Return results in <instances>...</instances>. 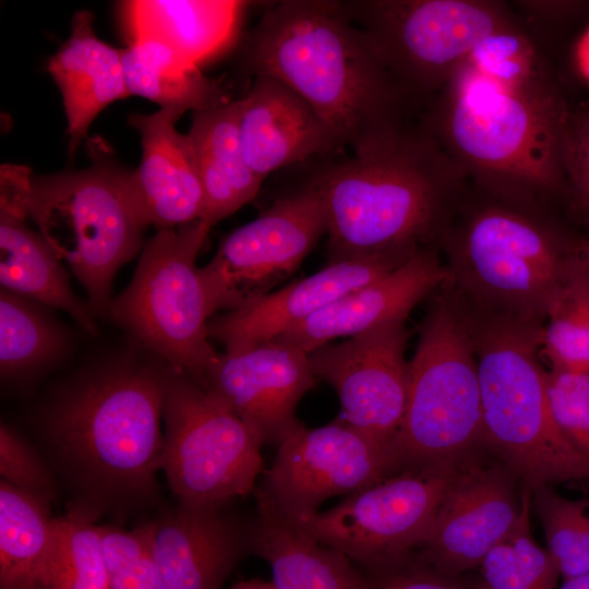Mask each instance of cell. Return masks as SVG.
<instances>
[{
    "mask_svg": "<svg viewBox=\"0 0 589 589\" xmlns=\"http://www.w3.org/2000/svg\"><path fill=\"white\" fill-rule=\"evenodd\" d=\"M521 493L522 509L518 521L480 565L484 589L558 588L561 575L554 560L531 534V490L525 488Z\"/></svg>",
    "mask_w": 589,
    "mask_h": 589,
    "instance_id": "cell-32",
    "label": "cell"
},
{
    "mask_svg": "<svg viewBox=\"0 0 589 589\" xmlns=\"http://www.w3.org/2000/svg\"><path fill=\"white\" fill-rule=\"evenodd\" d=\"M168 370L119 363L80 381L47 420L55 457L94 516L155 496Z\"/></svg>",
    "mask_w": 589,
    "mask_h": 589,
    "instance_id": "cell-4",
    "label": "cell"
},
{
    "mask_svg": "<svg viewBox=\"0 0 589 589\" xmlns=\"http://www.w3.org/2000/svg\"><path fill=\"white\" fill-rule=\"evenodd\" d=\"M31 299L0 290V370L4 377L51 362L65 348L57 323Z\"/></svg>",
    "mask_w": 589,
    "mask_h": 589,
    "instance_id": "cell-31",
    "label": "cell"
},
{
    "mask_svg": "<svg viewBox=\"0 0 589 589\" xmlns=\"http://www.w3.org/2000/svg\"><path fill=\"white\" fill-rule=\"evenodd\" d=\"M469 179L422 117L318 171L327 264L438 242Z\"/></svg>",
    "mask_w": 589,
    "mask_h": 589,
    "instance_id": "cell-3",
    "label": "cell"
},
{
    "mask_svg": "<svg viewBox=\"0 0 589 589\" xmlns=\"http://www.w3.org/2000/svg\"><path fill=\"white\" fill-rule=\"evenodd\" d=\"M448 279L432 247L402 265L337 299L305 321L274 338L310 353L338 337H351L404 318Z\"/></svg>",
    "mask_w": 589,
    "mask_h": 589,
    "instance_id": "cell-20",
    "label": "cell"
},
{
    "mask_svg": "<svg viewBox=\"0 0 589 589\" xmlns=\"http://www.w3.org/2000/svg\"><path fill=\"white\" fill-rule=\"evenodd\" d=\"M485 195L462 211L458 205L460 216L440 240L446 283L480 309L543 325L579 240L540 212Z\"/></svg>",
    "mask_w": 589,
    "mask_h": 589,
    "instance_id": "cell-6",
    "label": "cell"
},
{
    "mask_svg": "<svg viewBox=\"0 0 589 589\" xmlns=\"http://www.w3.org/2000/svg\"><path fill=\"white\" fill-rule=\"evenodd\" d=\"M561 160L568 212L589 226V99L570 104L561 132Z\"/></svg>",
    "mask_w": 589,
    "mask_h": 589,
    "instance_id": "cell-35",
    "label": "cell"
},
{
    "mask_svg": "<svg viewBox=\"0 0 589 589\" xmlns=\"http://www.w3.org/2000/svg\"><path fill=\"white\" fill-rule=\"evenodd\" d=\"M182 115L177 109L160 108L129 118L142 143L141 163L130 171L129 184L146 228H177L203 215L204 192L193 148L188 134L175 127Z\"/></svg>",
    "mask_w": 589,
    "mask_h": 589,
    "instance_id": "cell-19",
    "label": "cell"
},
{
    "mask_svg": "<svg viewBox=\"0 0 589 589\" xmlns=\"http://www.w3.org/2000/svg\"><path fill=\"white\" fill-rule=\"evenodd\" d=\"M124 77L130 95L152 100L160 108L200 111L227 104L225 91L173 49L157 41L122 48Z\"/></svg>",
    "mask_w": 589,
    "mask_h": 589,
    "instance_id": "cell-29",
    "label": "cell"
},
{
    "mask_svg": "<svg viewBox=\"0 0 589 589\" xmlns=\"http://www.w3.org/2000/svg\"><path fill=\"white\" fill-rule=\"evenodd\" d=\"M89 11H77L71 35L49 59L47 70L58 85L73 155L92 122L111 103L131 96L124 77L122 48L100 40Z\"/></svg>",
    "mask_w": 589,
    "mask_h": 589,
    "instance_id": "cell-24",
    "label": "cell"
},
{
    "mask_svg": "<svg viewBox=\"0 0 589 589\" xmlns=\"http://www.w3.org/2000/svg\"><path fill=\"white\" fill-rule=\"evenodd\" d=\"M238 107L243 156L262 181L283 167L340 148L316 111L275 77L254 76Z\"/></svg>",
    "mask_w": 589,
    "mask_h": 589,
    "instance_id": "cell-21",
    "label": "cell"
},
{
    "mask_svg": "<svg viewBox=\"0 0 589 589\" xmlns=\"http://www.w3.org/2000/svg\"><path fill=\"white\" fill-rule=\"evenodd\" d=\"M557 589H589V574L564 579Z\"/></svg>",
    "mask_w": 589,
    "mask_h": 589,
    "instance_id": "cell-42",
    "label": "cell"
},
{
    "mask_svg": "<svg viewBox=\"0 0 589 589\" xmlns=\"http://www.w3.org/2000/svg\"><path fill=\"white\" fill-rule=\"evenodd\" d=\"M397 472L388 446L342 419L316 429L300 424L279 443L257 493L286 518L300 521L326 500Z\"/></svg>",
    "mask_w": 589,
    "mask_h": 589,
    "instance_id": "cell-13",
    "label": "cell"
},
{
    "mask_svg": "<svg viewBox=\"0 0 589 589\" xmlns=\"http://www.w3.org/2000/svg\"><path fill=\"white\" fill-rule=\"evenodd\" d=\"M229 589H275V587L272 581L252 579L238 582Z\"/></svg>",
    "mask_w": 589,
    "mask_h": 589,
    "instance_id": "cell-43",
    "label": "cell"
},
{
    "mask_svg": "<svg viewBox=\"0 0 589 589\" xmlns=\"http://www.w3.org/2000/svg\"><path fill=\"white\" fill-rule=\"evenodd\" d=\"M579 252L589 266V236L584 240H579Z\"/></svg>",
    "mask_w": 589,
    "mask_h": 589,
    "instance_id": "cell-44",
    "label": "cell"
},
{
    "mask_svg": "<svg viewBox=\"0 0 589 589\" xmlns=\"http://www.w3.org/2000/svg\"><path fill=\"white\" fill-rule=\"evenodd\" d=\"M531 504L560 575L568 579L589 574V501L569 500L541 485L531 490Z\"/></svg>",
    "mask_w": 589,
    "mask_h": 589,
    "instance_id": "cell-33",
    "label": "cell"
},
{
    "mask_svg": "<svg viewBox=\"0 0 589 589\" xmlns=\"http://www.w3.org/2000/svg\"><path fill=\"white\" fill-rule=\"evenodd\" d=\"M573 64L576 73L589 87V23L581 31L574 45Z\"/></svg>",
    "mask_w": 589,
    "mask_h": 589,
    "instance_id": "cell-41",
    "label": "cell"
},
{
    "mask_svg": "<svg viewBox=\"0 0 589 589\" xmlns=\"http://www.w3.org/2000/svg\"><path fill=\"white\" fill-rule=\"evenodd\" d=\"M248 537L249 548L271 565L275 589H366L347 556L308 536L260 493Z\"/></svg>",
    "mask_w": 589,
    "mask_h": 589,
    "instance_id": "cell-25",
    "label": "cell"
},
{
    "mask_svg": "<svg viewBox=\"0 0 589 589\" xmlns=\"http://www.w3.org/2000/svg\"><path fill=\"white\" fill-rule=\"evenodd\" d=\"M248 2L238 0H130L119 2L127 44L157 41L201 68L241 38Z\"/></svg>",
    "mask_w": 589,
    "mask_h": 589,
    "instance_id": "cell-23",
    "label": "cell"
},
{
    "mask_svg": "<svg viewBox=\"0 0 589 589\" xmlns=\"http://www.w3.org/2000/svg\"><path fill=\"white\" fill-rule=\"evenodd\" d=\"M339 4L424 106L482 41L520 25L512 5L495 0H347Z\"/></svg>",
    "mask_w": 589,
    "mask_h": 589,
    "instance_id": "cell-10",
    "label": "cell"
},
{
    "mask_svg": "<svg viewBox=\"0 0 589 589\" xmlns=\"http://www.w3.org/2000/svg\"><path fill=\"white\" fill-rule=\"evenodd\" d=\"M163 422L161 470L180 506L221 508L254 490L264 443L204 384L169 368Z\"/></svg>",
    "mask_w": 589,
    "mask_h": 589,
    "instance_id": "cell-11",
    "label": "cell"
},
{
    "mask_svg": "<svg viewBox=\"0 0 589 589\" xmlns=\"http://www.w3.org/2000/svg\"><path fill=\"white\" fill-rule=\"evenodd\" d=\"M211 228L196 220L157 230L143 247L131 283L108 310L172 370L201 383L220 356L207 332L216 311L196 266Z\"/></svg>",
    "mask_w": 589,
    "mask_h": 589,
    "instance_id": "cell-9",
    "label": "cell"
},
{
    "mask_svg": "<svg viewBox=\"0 0 589 589\" xmlns=\"http://www.w3.org/2000/svg\"><path fill=\"white\" fill-rule=\"evenodd\" d=\"M85 169L32 177L27 216L87 292L93 313H108L118 269L142 245L146 227L130 191V171L89 143Z\"/></svg>",
    "mask_w": 589,
    "mask_h": 589,
    "instance_id": "cell-7",
    "label": "cell"
},
{
    "mask_svg": "<svg viewBox=\"0 0 589 589\" xmlns=\"http://www.w3.org/2000/svg\"><path fill=\"white\" fill-rule=\"evenodd\" d=\"M460 299L474 346L483 445L530 490L589 479V464L552 417L548 370L540 362L543 325L486 311Z\"/></svg>",
    "mask_w": 589,
    "mask_h": 589,
    "instance_id": "cell-5",
    "label": "cell"
},
{
    "mask_svg": "<svg viewBox=\"0 0 589 589\" xmlns=\"http://www.w3.org/2000/svg\"><path fill=\"white\" fill-rule=\"evenodd\" d=\"M473 452L444 496L417 556L447 575L480 566L514 528L522 509L517 476L500 459L485 464Z\"/></svg>",
    "mask_w": 589,
    "mask_h": 589,
    "instance_id": "cell-16",
    "label": "cell"
},
{
    "mask_svg": "<svg viewBox=\"0 0 589 589\" xmlns=\"http://www.w3.org/2000/svg\"><path fill=\"white\" fill-rule=\"evenodd\" d=\"M238 111V100H231L192 115L188 136L204 192L200 220L209 227L251 202L263 182L244 159Z\"/></svg>",
    "mask_w": 589,
    "mask_h": 589,
    "instance_id": "cell-26",
    "label": "cell"
},
{
    "mask_svg": "<svg viewBox=\"0 0 589 589\" xmlns=\"http://www.w3.org/2000/svg\"><path fill=\"white\" fill-rule=\"evenodd\" d=\"M421 249L326 264L311 276L214 315L207 324L208 336L223 344L227 352L272 340L342 296L402 265Z\"/></svg>",
    "mask_w": 589,
    "mask_h": 589,
    "instance_id": "cell-18",
    "label": "cell"
},
{
    "mask_svg": "<svg viewBox=\"0 0 589 589\" xmlns=\"http://www.w3.org/2000/svg\"><path fill=\"white\" fill-rule=\"evenodd\" d=\"M241 53L250 74L288 85L353 154L425 108L339 1L277 2L242 37Z\"/></svg>",
    "mask_w": 589,
    "mask_h": 589,
    "instance_id": "cell-2",
    "label": "cell"
},
{
    "mask_svg": "<svg viewBox=\"0 0 589 589\" xmlns=\"http://www.w3.org/2000/svg\"><path fill=\"white\" fill-rule=\"evenodd\" d=\"M541 354L551 368L589 373V266L579 243L548 311Z\"/></svg>",
    "mask_w": 589,
    "mask_h": 589,
    "instance_id": "cell-30",
    "label": "cell"
},
{
    "mask_svg": "<svg viewBox=\"0 0 589 589\" xmlns=\"http://www.w3.org/2000/svg\"><path fill=\"white\" fill-rule=\"evenodd\" d=\"M437 293L419 327L409 361L406 410L390 444L398 471L483 445L481 392L467 311L447 283Z\"/></svg>",
    "mask_w": 589,
    "mask_h": 589,
    "instance_id": "cell-8",
    "label": "cell"
},
{
    "mask_svg": "<svg viewBox=\"0 0 589 589\" xmlns=\"http://www.w3.org/2000/svg\"><path fill=\"white\" fill-rule=\"evenodd\" d=\"M154 522L134 530L98 526L100 552L109 577L137 564L151 551Z\"/></svg>",
    "mask_w": 589,
    "mask_h": 589,
    "instance_id": "cell-39",
    "label": "cell"
},
{
    "mask_svg": "<svg viewBox=\"0 0 589 589\" xmlns=\"http://www.w3.org/2000/svg\"><path fill=\"white\" fill-rule=\"evenodd\" d=\"M409 557L381 566L370 567L375 573L364 577L366 589H484L461 575L441 573L416 558Z\"/></svg>",
    "mask_w": 589,
    "mask_h": 589,
    "instance_id": "cell-38",
    "label": "cell"
},
{
    "mask_svg": "<svg viewBox=\"0 0 589 589\" xmlns=\"http://www.w3.org/2000/svg\"><path fill=\"white\" fill-rule=\"evenodd\" d=\"M108 589H156L152 549L133 567L109 577Z\"/></svg>",
    "mask_w": 589,
    "mask_h": 589,
    "instance_id": "cell-40",
    "label": "cell"
},
{
    "mask_svg": "<svg viewBox=\"0 0 589 589\" xmlns=\"http://www.w3.org/2000/svg\"><path fill=\"white\" fill-rule=\"evenodd\" d=\"M248 529L221 508L178 506L154 521L156 589H221L243 550Z\"/></svg>",
    "mask_w": 589,
    "mask_h": 589,
    "instance_id": "cell-22",
    "label": "cell"
},
{
    "mask_svg": "<svg viewBox=\"0 0 589 589\" xmlns=\"http://www.w3.org/2000/svg\"><path fill=\"white\" fill-rule=\"evenodd\" d=\"M95 516L75 507L56 518L51 589H108Z\"/></svg>",
    "mask_w": 589,
    "mask_h": 589,
    "instance_id": "cell-34",
    "label": "cell"
},
{
    "mask_svg": "<svg viewBox=\"0 0 589 589\" xmlns=\"http://www.w3.org/2000/svg\"><path fill=\"white\" fill-rule=\"evenodd\" d=\"M317 378L309 353L272 339L249 348L226 351L204 381L263 441L280 443L301 423L294 411Z\"/></svg>",
    "mask_w": 589,
    "mask_h": 589,
    "instance_id": "cell-17",
    "label": "cell"
},
{
    "mask_svg": "<svg viewBox=\"0 0 589 589\" xmlns=\"http://www.w3.org/2000/svg\"><path fill=\"white\" fill-rule=\"evenodd\" d=\"M0 474L1 480L13 486L51 500L55 481L47 465L38 453L13 429L0 428Z\"/></svg>",
    "mask_w": 589,
    "mask_h": 589,
    "instance_id": "cell-37",
    "label": "cell"
},
{
    "mask_svg": "<svg viewBox=\"0 0 589 589\" xmlns=\"http://www.w3.org/2000/svg\"><path fill=\"white\" fill-rule=\"evenodd\" d=\"M408 339L406 320L399 318L309 353L316 378L338 394L342 420L389 449L407 405Z\"/></svg>",
    "mask_w": 589,
    "mask_h": 589,
    "instance_id": "cell-15",
    "label": "cell"
},
{
    "mask_svg": "<svg viewBox=\"0 0 589 589\" xmlns=\"http://www.w3.org/2000/svg\"><path fill=\"white\" fill-rule=\"evenodd\" d=\"M568 105L542 49L518 25L482 41L422 120L478 190L540 212L565 197L561 132Z\"/></svg>",
    "mask_w": 589,
    "mask_h": 589,
    "instance_id": "cell-1",
    "label": "cell"
},
{
    "mask_svg": "<svg viewBox=\"0 0 589 589\" xmlns=\"http://www.w3.org/2000/svg\"><path fill=\"white\" fill-rule=\"evenodd\" d=\"M546 392L557 428L589 464V373L550 368Z\"/></svg>",
    "mask_w": 589,
    "mask_h": 589,
    "instance_id": "cell-36",
    "label": "cell"
},
{
    "mask_svg": "<svg viewBox=\"0 0 589 589\" xmlns=\"http://www.w3.org/2000/svg\"><path fill=\"white\" fill-rule=\"evenodd\" d=\"M324 232V211L311 184L233 230L200 267L215 311L268 293L298 268Z\"/></svg>",
    "mask_w": 589,
    "mask_h": 589,
    "instance_id": "cell-14",
    "label": "cell"
},
{
    "mask_svg": "<svg viewBox=\"0 0 589 589\" xmlns=\"http://www.w3.org/2000/svg\"><path fill=\"white\" fill-rule=\"evenodd\" d=\"M472 452L404 469L328 510L292 522L351 562L375 567L400 561L425 541L444 496Z\"/></svg>",
    "mask_w": 589,
    "mask_h": 589,
    "instance_id": "cell-12",
    "label": "cell"
},
{
    "mask_svg": "<svg viewBox=\"0 0 589 589\" xmlns=\"http://www.w3.org/2000/svg\"><path fill=\"white\" fill-rule=\"evenodd\" d=\"M1 288L69 313L89 334L93 311L73 292L62 259L24 218L0 212Z\"/></svg>",
    "mask_w": 589,
    "mask_h": 589,
    "instance_id": "cell-27",
    "label": "cell"
},
{
    "mask_svg": "<svg viewBox=\"0 0 589 589\" xmlns=\"http://www.w3.org/2000/svg\"><path fill=\"white\" fill-rule=\"evenodd\" d=\"M49 502L0 481V589H51L56 518Z\"/></svg>",
    "mask_w": 589,
    "mask_h": 589,
    "instance_id": "cell-28",
    "label": "cell"
}]
</instances>
